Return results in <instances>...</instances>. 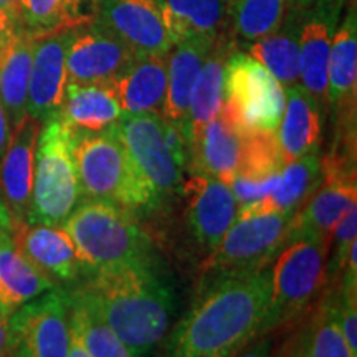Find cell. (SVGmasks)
Returning <instances> with one entry per match:
<instances>
[{
    "mask_svg": "<svg viewBox=\"0 0 357 357\" xmlns=\"http://www.w3.org/2000/svg\"><path fill=\"white\" fill-rule=\"evenodd\" d=\"M95 22L136 56L167 55L174 47L158 0H100Z\"/></svg>",
    "mask_w": 357,
    "mask_h": 357,
    "instance_id": "obj_16",
    "label": "cell"
},
{
    "mask_svg": "<svg viewBox=\"0 0 357 357\" xmlns=\"http://www.w3.org/2000/svg\"><path fill=\"white\" fill-rule=\"evenodd\" d=\"M132 357H146L160 344L171 323L172 293L153 268V260L96 268L78 287Z\"/></svg>",
    "mask_w": 357,
    "mask_h": 357,
    "instance_id": "obj_2",
    "label": "cell"
},
{
    "mask_svg": "<svg viewBox=\"0 0 357 357\" xmlns=\"http://www.w3.org/2000/svg\"><path fill=\"white\" fill-rule=\"evenodd\" d=\"M82 197L75 132L60 116L43 123L35 149L32 208L26 223L63 225Z\"/></svg>",
    "mask_w": 357,
    "mask_h": 357,
    "instance_id": "obj_5",
    "label": "cell"
},
{
    "mask_svg": "<svg viewBox=\"0 0 357 357\" xmlns=\"http://www.w3.org/2000/svg\"><path fill=\"white\" fill-rule=\"evenodd\" d=\"M83 0H19L22 22L29 26L26 32L40 37L61 29L86 24L82 13Z\"/></svg>",
    "mask_w": 357,
    "mask_h": 357,
    "instance_id": "obj_32",
    "label": "cell"
},
{
    "mask_svg": "<svg viewBox=\"0 0 357 357\" xmlns=\"http://www.w3.org/2000/svg\"><path fill=\"white\" fill-rule=\"evenodd\" d=\"M75 164L82 195L88 199L119 205L131 212L159 204L134 167L114 126L100 132H75Z\"/></svg>",
    "mask_w": 357,
    "mask_h": 357,
    "instance_id": "obj_3",
    "label": "cell"
},
{
    "mask_svg": "<svg viewBox=\"0 0 357 357\" xmlns=\"http://www.w3.org/2000/svg\"><path fill=\"white\" fill-rule=\"evenodd\" d=\"M70 324L89 357H132L131 351L102 319L91 300L78 287L66 289Z\"/></svg>",
    "mask_w": 357,
    "mask_h": 357,
    "instance_id": "obj_31",
    "label": "cell"
},
{
    "mask_svg": "<svg viewBox=\"0 0 357 357\" xmlns=\"http://www.w3.org/2000/svg\"><path fill=\"white\" fill-rule=\"evenodd\" d=\"M280 357H306L305 346H303V342H300V344L294 347V349H291L289 352H287V354H283Z\"/></svg>",
    "mask_w": 357,
    "mask_h": 357,
    "instance_id": "obj_45",
    "label": "cell"
},
{
    "mask_svg": "<svg viewBox=\"0 0 357 357\" xmlns=\"http://www.w3.org/2000/svg\"><path fill=\"white\" fill-rule=\"evenodd\" d=\"M108 86L123 114H160L167 91V55L134 56Z\"/></svg>",
    "mask_w": 357,
    "mask_h": 357,
    "instance_id": "obj_20",
    "label": "cell"
},
{
    "mask_svg": "<svg viewBox=\"0 0 357 357\" xmlns=\"http://www.w3.org/2000/svg\"><path fill=\"white\" fill-rule=\"evenodd\" d=\"M12 238L22 255L56 287L78 283L93 271L61 225L17 223Z\"/></svg>",
    "mask_w": 357,
    "mask_h": 357,
    "instance_id": "obj_15",
    "label": "cell"
},
{
    "mask_svg": "<svg viewBox=\"0 0 357 357\" xmlns=\"http://www.w3.org/2000/svg\"><path fill=\"white\" fill-rule=\"evenodd\" d=\"M60 116L75 132H100L123 116L108 84L66 83Z\"/></svg>",
    "mask_w": 357,
    "mask_h": 357,
    "instance_id": "obj_29",
    "label": "cell"
},
{
    "mask_svg": "<svg viewBox=\"0 0 357 357\" xmlns=\"http://www.w3.org/2000/svg\"><path fill=\"white\" fill-rule=\"evenodd\" d=\"M10 137H12L10 121H8L6 108H3L2 101H0V164H2L3 155H6V151L8 147V142H10Z\"/></svg>",
    "mask_w": 357,
    "mask_h": 357,
    "instance_id": "obj_38",
    "label": "cell"
},
{
    "mask_svg": "<svg viewBox=\"0 0 357 357\" xmlns=\"http://www.w3.org/2000/svg\"><path fill=\"white\" fill-rule=\"evenodd\" d=\"M357 240V204L351 205L349 211L344 213L341 222L334 229L331 245L334 250L329 258V263H326V276H329V281L341 278L342 268H344L346 258L349 255L351 245Z\"/></svg>",
    "mask_w": 357,
    "mask_h": 357,
    "instance_id": "obj_35",
    "label": "cell"
},
{
    "mask_svg": "<svg viewBox=\"0 0 357 357\" xmlns=\"http://www.w3.org/2000/svg\"><path fill=\"white\" fill-rule=\"evenodd\" d=\"M283 116L276 129L283 164L319 149L323 106L301 84L284 88Z\"/></svg>",
    "mask_w": 357,
    "mask_h": 357,
    "instance_id": "obj_22",
    "label": "cell"
},
{
    "mask_svg": "<svg viewBox=\"0 0 357 357\" xmlns=\"http://www.w3.org/2000/svg\"><path fill=\"white\" fill-rule=\"evenodd\" d=\"M113 126L136 171L159 202L181 189L184 171L177 166L167 147L162 116L155 113L123 114Z\"/></svg>",
    "mask_w": 357,
    "mask_h": 357,
    "instance_id": "obj_11",
    "label": "cell"
},
{
    "mask_svg": "<svg viewBox=\"0 0 357 357\" xmlns=\"http://www.w3.org/2000/svg\"><path fill=\"white\" fill-rule=\"evenodd\" d=\"M303 346L306 357H357L342 336L336 319V305L331 301H326L316 312Z\"/></svg>",
    "mask_w": 357,
    "mask_h": 357,
    "instance_id": "obj_34",
    "label": "cell"
},
{
    "mask_svg": "<svg viewBox=\"0 0 357 357\" xmlns=\"http://www.w3.org/2000/svg\"><path fill=\"white\" fill-rule=\"evenodd\" d=\"M61 227L91 270L151 260L149 238L132 212L119 205L88 199Z\"/></svg>",
    "mask_w": 357,
    "mask_h": 357,
    "instance_id": "obj_4",
    "label": "cell"
},
{
    "mask_svg": "<svg viewBox=\"0 0 357 357\" xmlns=\"http://www.w3.org/2000/svg\"><path fill=\"white\" fill-rule=\"evenodd\" d=\"M55 287L19 252L12 231H0V311L10 318L20 306Z\"/></svg>",
    "mask_w": 357,
    "mask_h": 357,
    "instance_id": "obj_27",
    "label": "cell"
},
{
    "mask_svg": "<svg viewBox=\"0 0 357 357\" xmlns=\"http://www.w3.org/2000/svg\"><path fill=\"white\" fill-rule=\"evenodd\" d=\"M326 105L336 116V139L356 141L357 15L354 2L347 6L333 38L328 61Z\"/></svg>",
    "mask_w": 357,
    "mask_h": 357,
    "instance_id": "obj_13",
    "label": "cell"
},
{
    "mask_svg": "<svg viewBox=\"0 0 357 357\" xmlns=\"http://www.w3.org/2000/svg\"><path fill=\"white\" fill-rule=\"evenodd\" d=\"M19 29H22V26H19L17 22H13L10 19V15H8V13L3 10L2 7H0V43H2L3 40H7L13 32H17Z\"/></svg>",
    "mask_w": 357,
    "mask_h": 357,
    "instance_id": "obj_40",
    "label": "cell"
},
{
    "mask_svg": "<svg viewBox=\"0 0 357 357\" xmlns=\"http://www.w3.org/2000/svg\"><path fill=\"white\" fill-rule=\"evenodd\" d=\"M230 53V45L223 42L222 38H217L199 71L194 88H192L184 126V136L189 142V154L192 142L197 139L202 129L220 113L223 105L225 63Z\"/></svg>",
    "mask_w": 357,
    "mask_h": 357,
    "instance_id": "obj_26",
    "label": "cell"
},
{
    "mask_svg": "<svg viewBox=\"0 0 357 357\" xmlns=\"http://www.w3.org/2000/svg\"><path fill=\"white\" fill-rule=\"evenodd\" d=\"M301 13L288 10L278 30L248 45V55L265 66L283 88L300 84Z\"/></svg>",
    "mask_w": 357,
    "mask_h": 357,
    "instance_id": "obj_30",
    "label": "cell"
},
{
    "mask_svg": "<svg viewBox=\"0 0 357 357\" xmlns=\"http://www.w3.org/2000/svg\"><path fill=\"white\" fill-rule=\"evenodd\" d=\"M10 356V328H8V316L0 311V357Z\"/></svg>",
    "mask_w": 357,
    "mask_h": 357,
    "instance_id": "obj_39",
    "label": "cell"
},
{
    "mask_svg": "<svg viewBox=\"0 0 357 357\" xmlns=\"http://www.w3.org/2000/svg\"><path fill=\"white\" fill-rule=\"evenodd\" d=\"M181 189L187 230L194 243L208 255L236 220L238 202L229 184L204 172H190Z\"/></svg>",
    "mask_w": 357,
    "mask_h": 357,
    "instance_id": "obj_12",
    "label": "cell"
},
{
    "mask_svg": "<svg viewBox=\"0 0 357 357\" xmlns=\"http://www.w3.org/2000/svg\"><path fill=\"white\" fill-rule=\"evenodd\" d=\"M235 357H273V341L270 337H257Z\"/></svg>",
    "mask_w": 357,
    "mask_h": 357,
    "instance_id": "obj_37",
    "label": "cell"
},
{
    "mask_svg": "<svg viewBox=\"0 0 357 357\" xmlns=\"http://www.w3.org/2000/svg\"><path fill=\"white\" fill-rule=\"evenodd\" d=\"M321 184L294 213L288 240L311 236L331 248L334 229L351 205L357 204L356 158L331 151L321 159Z\"/></svg>",
    "mask_w": 357,
    "mask_h": 357,
    "instance_id": "obj_9",
    "label": "cell"
},
{
    "mask_svg": "<svg viewBox=\"0 0 357 357\" xmlns=\"http://www.w3.org/2000/svg\"><path fill=\"white\" fill-rule=\"evenodd\" d=\"M336 305V319L351 351L357 354V289H341Z\"/></svg>",
    "mask_w": 357,
    "mask_h": 357,
    "instance_id": "obj_36",
    "label": "cell"
},
{
    "mask_svg": "<svg viewBox=\"0 0 357 357\" xmlns=\"http://www.w3.org/2000/svg\"><path fill=\"white\" fill-rule=\"evenodd\" d=\"M0 7L6 10L10 19L17 24L22 22V13H20V6H19V0H0Z\"/></svg>",
    "mask_w": 357,
    "mask_h": 357,
    "instance_id": "obj_41",
    "label": "cell"
},
{
    "mask_svg": "<svg viewBox=\"0 0 357 357\" xmlns=\"http://www.w3.org/2000/svg\"><path fill=\"white\" fill-rule=\"evenodd\" d=\"M319 151H312L301 158L283 164L278 184L260 202L245 205L236 212V218L261 213L296 212L310 199L316 187L321 184Z\"/></svg>",
    "mask_w": 357,
    "mask_h": 357,
    "instance_id": "obj_25",
    "label": "cell"
},
{
    "mask_svg": "<svg viewBox=\"0 0 357 357\" xmlns=\"http://www.w3.org/2000/svg\"><path fill=\"white\" fill-rule=\"evenodd\" d=\"M12 357H68L71 324L66 289L55 287L8 318Z\"/></svg>",
    "mask_w": 357,
    "mask_h": 357,
    "instance_id": "obj_10",
    "label": "cell"
},
{
    "mask_svg": "<svg viewBox=\"0 0 357 357\" xmlns=\"http://www.w3.org/2000/svg\"><path fill=\"white\" fill-rule=\"evenodd\" d=\"M329 248L311 236L288 240L276 253L270 271L266 331L296 318L326 283Z\"/></svg>",
    "mask_w": 357,
    "mask_h": 357,
    "instance_id": "obj_6",
    "label": "cell"
},
{
    "mask_svg": "<svg viewBox=\"0 0 357 357\" xmlns=\"http://www.w3.org/2000/svg\"><path fill=\"white\" fill-rule=\"evenodd\" d=\"M284 15L287 0H230L235 32L248 43L278 30Z\"/></svg>",
    "mask_w": 357,
    "mask_h": 357,
    "instance_id": "obj_33",
    "label": "cell"
},
{
    "mask_svg": "<svg viewBox=\"0 0 357 357\" xmlns=\"http://www.w3.org/2000/svg\"><path fill=\"white\" fill-rule=\"evenodd\" d=\"M217 38L184 40L174 45L167 53V91L160 116L181 128L182 132L187 121L192 88Z\"/></svg>",
    "mask_w": 357,
    "mask_h": 357,
    "instance_id": "obj_23",
    "label": "cell"
},
{
    "mask_svg": "<svg viewBox=\"0 0 357 357\" xmlns=\"http://www.w3.org/2000/svg\"><path fill=\"white\" fill-rule=\"evenodd\" d=\"M172 43L217 38L230 15V0H158Z\"/></svg>",
    "mask_w": 357,
    "mask_h": 357,
    "instance_id": "obj_28",
    "label": "cell"
},
{
    "mask_svg": "<svg viewBox=\"0 0 357 357\" xmlns=\"http://www.w3.org/2000/svg\"><path fill=\"white\" fill-rule=\"evenodd\" d=\"M284 88L248 53L231 52L225 63L222 113L243 131L276 132L283 116Z\"/></svg>",
    "mask_w": 357,
    "mask_h": 357,
    "instance_id": "obj_8",
    "label": "cell"
},
{
    "mask_svg": "<svg viewBox=\"0 0 357 357\" xmlns=\"http://www.w3.org/2000/svg\"><path fill=\"white\" fill-rule=\"evenodd\" d=\"M342 8L344 0H314V3L301 13L300 84L323 108L328 91L329 52Z\"/></svg>",
    "mask_w": 357,
    "mask_h": 357,
    "instance_id": "obj_18",
    "label": "cell"
},
{
    "mask_svg": "<svg viewBox=\"0 0 357 357\" xmlns=\"http://www.w3.org/2000/svg\"><path fill=\"white\" fill-rule=\"evenodd\" d=\"M294 213L276 212L236 218L200 266L202 283L270 266L287 243Z\"/></svg>",
    "mask_w": 357,
    "mask_h": 357,
    "instance_id": "obj_7",
    "label": "cell"
},
{
    "mask_svg": "<svg viewBox=\"0 0 357 357\" xmlns=\"http://www.w3.org/2000/svg\"><path fill=\"white\" fill-rule=\"evenodd\" d=\"M32 58L33 37L24 29L0 43V101L6 108L12 131L26 116Z\"/></svg>",
    "mask_w": 357,
    "mask_h": 357,
    "instance_id": "obj_24",
    "label": "cell"
},
{
    "mask_svg": "<svg viewBox=\"0 0 357 357\" xmlns=\"http://www.w3.org/2000/svg\"><path fill=\"white\" fill-rule=\"evenodd\" d=\"M42 123L26 114L12 131L10 142L0 164V195L13 225L29 220L32 208L35 149Z\"/></svg>",
    "mask_w": 357,
    "mask_h": 357,
    "instance_id": "obj_19",
    "label": "cell"
},
{
    "mask_svg": "<svg viewBox=\"0 0 357 357\" xmlns=\"http://www.w3.org/2000/svg\"><path fill=\"white\" fill-rule=\"evenodd\" d=\"M75 29L77 26L33 37L26 114L42 124L60 114L66 88V50Z\"/></svg>",
    "mask_w": 357,
    "mask_h": 357,
    "instance_id": "obj_17",
    "label": "cell"
},
{
    "mask_svg": "<svg viewBox=\"0 0 357 357\" xmlns=\"http://www.w3.org/2000/svg\"><path fill=\"white\" fill-rule=\"evenodd\" d=\"M247 132L220 111L190 144V172L208 174L229 184L242 162Z\"/></svg>",
    "mask_w": 357,
    "mask_h": 357,
    "instance_id": "obj_21",
    "label": "cell"
},
{
    "mask_svg": "<svg viewBox=\"0 0 357 357\" xmlns=\"http://www.w3.org/2000/svg\"><path fill=\"white\" fill-rule=\"evenodd\" d=\"M134 53L98 22L75 29L66 50V83L109 84L134 60Z\"/></svg>",
    "mask_w": 357,
    "mask_h": 357,
    "instance_id": "obj_14",
    "label": "cell"
},
{
    "mask_svg": "<svg viewBox=\"0 0 357 357\" xmlns=\"http://www.w3.org/2000/svg\"><path fill=\"white\" fill-rule=\"evenodd\" d=\"M312 3H314V0H287L288 10L293 12H305Z\"/></svg>",
    "mask_w": 357,
    "mask_h": 357,
    "instance_id": "obj_44",
    "label": "cell"
},
{
    "mask_svg": "<svg viewBox=\"0 0 357 357\" xmlns=\"http://www.w3.org/2000/svg\"><path fill=\"white\" fill-rule=\"evenodd\" d=\"M68 357H89L84 346L79 341L77 333L71 329V337H70V349H68Z\"/></svg>",
    "mask_w": 357,
    "mask_h": 357,
    "instance_id": "obj_42",
    "label": "cell"
},
{
    "mask_svg": "<svg viewBox=\"0 0 357 357\" xmlns=\"http://www.w3.org/2000/svg\"><path fill=\"white\" fill-rule=\"evenodd\" d=\"M268 266L205 281L202 293L172 331L162 357H235L268 333Z\"/></svg>",
    "mask_w": 357,
    "mask_h": 357,
    "instance_id": "obj_1",
    "label": "cell"
},
{
    "mask_svg": "<svg viewBox=\"0 0 357 357\" xmlns=\"http://www.w3.org/2000/svg\"><path fill=\"white\" fill-rule=\"evenodd\" d=\"M12 229H13L12 217L7 211V205H6V202H3L2 195H0V231H3V230L12 231Z\"/></svg>",
    "mask_w": 357,
    "mask_h": 357,
    "instance_id": "obj_43",
    "label": "cell"
}]
</instances>
